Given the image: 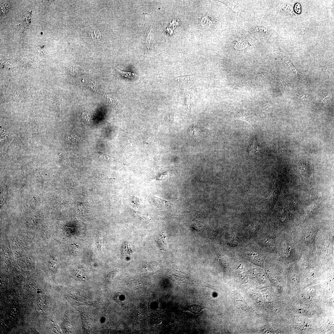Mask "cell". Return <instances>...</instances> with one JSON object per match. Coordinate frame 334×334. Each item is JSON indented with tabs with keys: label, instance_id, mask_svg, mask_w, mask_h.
<instances>
[{
	"label": "cell",
	"instance_id": "cell-1",
	"mask_svg": "<svg viewBox=\"0 0 334 334\" xmlns=\"http://www.w3.org/2000/svg\"><path fill=\"white\" fill-rule=\"evenodd\" d=\"M298 168L301 175L305 179L311 181L313 175V167L306 160H301L299 163Z\"/></svg>",
	"mask_w": 334,
	"mask_h": 334
},
{
	"label": "cell",
	"instance_id": "cell-2",
	"mask_svg": "<svg viewBox=\"0 0 334 334\" xmlns=\"http://www.w3.org/2000/svg\"><path fill=\"white\" fill-rule=\"evenodd\" d=\"M279 54L283 64L288 70L297 75H300V73L295 67L287 54L281 48L279 49Z\"/></svg>",
	"mask_w": 334,
	"mask_h": 334
},
{
	"label": "cell",
	"instance_id": "cell-3",
	"mask_svg": "<svg viewBox=\"0 0 334 334\" xmlns=\"http://www.w3.org/2000/svg\"><path fill=\"white\" fill-rule=\"evenodd\" d=\"M200 19V23L203 28H210L214 26L217 22L216 16L209 12Z\"/></svg>",
	"mask_w": 334,
	"mask_h": 334
},
{
	"label": "cell",
	"instance_id": "cell-4",
	"mask_svg": "<svg viewBox=\"0 0 334 334\" xmlns=\"http://www.w3.org/2000/svg\"><path fill=\"white\" fill-rule=\"evenodd\" d=\"M156 242L161 250L165 251H169V247L167 241L165 233L163 232L159 235Z\"/></svg>",
	"mask_w": 334,
	"mask_h": 334
},
{
	"label": "cell",
	"instance_id": "cell-5",
	"mask_svg": "<svg viewBox=\"0 0 334 334\" xmlns=\"http://www.w3.org/2000/svg\"><path fill=\"white\" fill-rule=\"evenodd\" d=\"M114 68L121 77L124 79L130 80H136L139 78V75L137 73L128 71H124L118 69L114 67Z\"/></svg>",
	"mask_w": 334,
	"mask_h": 334
},
{
	"label": "cell",
	"instance_id": "cell-6",
	"mask_svg": "<svg viewBox=\"0 0 334 334\" xmlns=\"http://www.w3.org/2000/svg\"><path fill=\"white\" fill-rule=\"evenodd\" d=\"M206 309L201 305L193 304L189 305L185 308V311H189L192 312L195 315L199 314L202 310Z\"/></svg>",
	"mask_w": 334,
	"mask_h": 334
},
{
	"label": "cell",
	"instance_id": "cell-7",
	"mask_svg": "<svg viewBox=\"0 0 334 334\" xmlns=\"http://www.w3.org/2000/svg\"><path fill=\"white\" fill-rule=\"evenodd\" d=\"M157 204L161 208L165 209H174V204L171 201H167L160 198H157Z\"/></svg>",
	"mask_w": 334,
	"mask_h": 334
},
{
	"label": "cell",
	"instance_id": "cell-8",
	"mask_svg": "<svg viewBox=\"0 0 334 334\" xmlns=\"http://www.w3.org/2000/svg\"><path fill=\"white\" fill-rule=\"evenodd\" d=\"M90 37L94 41H98L101 38V34L99 31L96 28H93L89 32Z\"/></svg>",
	"mask_w": 334,
	"mask_h": 334
},
{
	"label": "cell",
	"instance_id": "cell-9",
	"mask_svg": "<svg viewBox=\"0 0 334 334\" xmlns=\"http://www.w3.org/2000/svg\"><path fill=\"white\" fill-rule=\"evenodd\" d=\"M133 253L131 244L129 243L126 244L125 249L123 250V254L126 259L129 258Z\"/></svg>",
	"mask_w": 334,
	"mask_h": 334
},
{
	"label": "cell",
	"instance_id": "cell-10",
	"mask_svg": "<svg viewBox=\"0 0 334 334\" xmlns=\"http://www.w3.org/2000/svg\"><path fill=\"white\" fill-rule=\"evenodd\" d=\"M297 97L301 101L309 102L312 101V98L311 95L307 93H303L298 94L297 95Z\"/></svg>",
	"mask_w": 334,
	"mask_h": 334
},
{
	"label": "cell",
	"instance_id": "cell-11",
	"mask_svg": "<svg viewBox=\"0 0 334 334\" xmlns=\"http://www.w3.org/2000/svg\"><path fill=\"white\" fill-rule=\"evenodd\" d=\"M152 26L149 28L147 32V35L146 40V42L149 50L150 49V41L151 39V32Z\"/></svg>",
	"mask_w": 334,
	"mask_h": 334
},
{
	"label": "cell",
	"instance_id": "cell-12",
	"mask_svg": "<svg viewBox=\"0 0 334 334\" xmlns=\"http://www.w3.org/2000/svg\"><path fill=\"white\" fill-rule=\"evenodd\" d=\"M105 96L107 97L109 104L110 105L113 107H116V104L115 102L111 95H105Z\"/></svg>",
	"mask_w": 334,
	"mask_h": 334
},
{
	"label": "cell",
	"instance_id": "cell-13",
	"mask_svg": "<svg viewBox=\"0 0 334 334\" xmlns=\"http://www.w3.org/2000/svg\"><path fill=\"white\" fill-rule=\"evenodd\" d=\"M82 118L83 120L85 122L88 121L90 119V117L89 114L87 113L83 112L82 114Z\"/></svg>",
	"mask_w": 334,
	"mask_h": 334
},
{
	"label": "cell",
	"instance_id": "cell-14",
	"mask_svg": "<svg viewBox=\"0 0 334 334\" xmlns=\"http://www.w3.org/2000/svg\"><path fill=\"white\" fill-rule=\"evenodd\" d=\"M78 208L81 211H82L83 214H84V212L86 211L87 210V205L84 203L81 204V205L78 207Z\"/></svg>",
	"mask_w": 334,
	"mask_h": 334
},
{
	"label": "cell",
	"instance_id": "cell-15",
	"mask_svg": "<svg viewBox=\"0 0 334 334\" xmlns=\"http://www.w3.org/2000/svg\"><path fill=\"white\" fill-rule=\"evenodd\" d=\"M231 242L232 243L233 245H236L238 244V238L236 236H233L231 238Z\"/></svg>",
	"mask_w": 334,
	"mask_h": 334
},
{
	"label": "cell",
	"instance_id": "cell-16",
	"mask_svg": "<svg viewBox=\"0 0 334 334\" xmlns=\"http://www.w3.org/2000/svg\"><path fill=\"white\" fill-rule=\"evenodd\" d=\"M78 70L77 69H75L74 68L71 67L70 69V72L72 75H76L78 74Z\"/></svg>",
	"mask_w": 334,
	"mask_h": 334
},
{
	"label": "cell",
	"instance_id": "cell-17",
	"mask_svg": "<svg viewBox=\"0 0 334 334\" xmlns=\"http://www.w3.org/2000/svg\"><path fill=\"white\" fill-rule=\"evenodd\" d=\"M68 138L72 141H76L78 140V137L74 135H71L68 137Z\"/></svg>",
	"mask_w": 334,
	"mask_h": 334
}]
</instances>
